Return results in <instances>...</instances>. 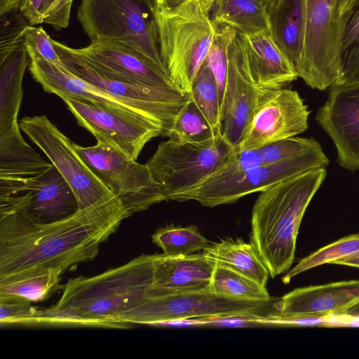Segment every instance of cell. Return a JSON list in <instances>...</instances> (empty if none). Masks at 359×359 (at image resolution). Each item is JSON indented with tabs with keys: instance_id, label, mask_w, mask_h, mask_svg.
<instances>
[{
	"instance_id": "6da1fadb",
	"label": "cell",
	"mask_w": 359,
	"mask_h": 359,
	"mask_svg": "<svg viewBox=\"0 0 359 359\" xmlns=\"http://www.w3.org/2000/svg\"><path fill=\"white\" fill-rule=\"evenodd\" d=\"M130 216L117 196L50 223L0 215V285L48 271L63 275L95 259Z\"/></svg>"
},
{
	"instance_id": "7a4b0ae2",
	"label": "cell",
	"mask_w": 359,
	"mask_h": 359,
	"mask_svg": "<svg viewBox=\"0 0 359 359\" xmlns=\"http://www.w3.org/2000/svg\"><path fill=\"white\" fill-rule=\"evenodd\" d=\"M156 255L142 254L100 274L69 278L59 300L39 310L35 325L121 328L120 318L148 298Z\"/></svg>"
},
{
	"instance_id": "3957f363",
	"label": "cell",
	"mask_w": 359,
	"mask_h": 359,
	"mask_svg": "<svg viewBox=\"0 0 359 359\" xmlns=\"http://www.w3.org/2000/svg\"><path fill=\"white\" fill-rule=\"evenodd\" d=\"M325 176V168H318L260 191L252 212L250 243L272 278L290 269L303 216Z\"/></svg>"
},
{
	"instance_id": "277c9868",
	"label": "cell",
	"mask_w": 359,
	"mask_h": 359,
	"mask_svg": "<svg viewBox=\"0 0 359 359\" xmlns=\"http://www.w3.org/2000/svg\"><path fill=\"white\" fill-rule=\"evenodd\" d=\"M157 10L156 0H81L77 19L90 43H118L167 73L160 53Z\"/></svg>"
},
{
	"instance_id": "5b68a950",
	"label": "cell",
	"mask_w": 359,
	"mask_h": 359,
	"mask_svg": "<svg viewBox=\"0 0 359 359\" xmlns=\"http://www.w3.org/2000/svg\"><path fill=\"white\" fill-rule=\"evenodd\" d=\"M160 53L175 86L189 93L216 32L210 13L196 0H184L172 8L157 10Z\"/></svg>"
},
{
	"instance_id": "8992f818",
	"label": "cell",
	"mask_w": 359,
	"mask_h": 359,
	"mask_svg": "<svg viewBox=\"0 0 359 359\" xmlns=\"http://www.w3.org/2000/svg\"><path fill=\"white\" fill-rule=\"evenodd\" d=\"M78 210L72 190L50 162L0 173V215H15L46 224Z\"/></svg>"
},
{
	"instance_id": "52a82bcc",
	"label": "cell",
	"mask_w": 359,
	"mask_h": 359,
	"mask_svg": "<svg viewBox=\"0 0 359 359\" xmlns=\"http://www.w3.org/2000/svg\"><path fill=\"white\" fill-rule=\"evenodd\" d=\"M302 48L295 69L311 88L325 90L342 76L341 45L348 20L339 0H304Z\"/></svg>"
},
{
	"instance_id": "ba28073f",
	"label": "cell",
	"mask_w": 359,
	"mask_h": 359,
	"mask_svg": "<svg viewBox=\"0 0 359 359\" xmlns=\"http://www.w3.org/2000/svg\"><path fill=\"white\" fill-rule=\"evenodd\" d=\"M233 151L234 147L221 134L200 142L168 139L158 144L146 164L168 201L217 172Z\"/></svg>"
},
{
	"instance_id": "9c48e42d",
	"label": "cell",
	"mask_w": 359,
	"mask_h": 359,
	"mask_svg": "<svg viewBox=\"0 0 359 359\" xmlns=\"http://www.w3.org/2000/svg\"><path fill=\"white\" fill-rule=\"evenodd\" d=\"M328 164L329 159L320 147L272 165L231 172L215 173L197 186L172 196L170 200H192L209 208L230 204L246 195L262 191L304 172L325 168Z\"/></svg>"
},
{
	"instance_id": "30bf717a",
	"label": "cell",
	"mask_w": 359,
	"mask_h": 359,
	"mask_svg": "<svg viewBox=\"0 0 359 359\" xmlns=\"http://www.w3.org/2000/svg\"><path fill=\"white\" fill-rule=\"evenodd\" d=\"M74 145L81 159L131 215L166 201L147 164L137 163L102 140L90 147Z\"/></svg>"
},
{
	"instance_id": "8fae6325",
	"label": "cell",
	"mask_w": 359,
	"mask_h": 359,
	"mask_svg": "<svg viewBox=\"0 0 359 359\" xmlns=\"http://www.w3.org/2000/svg\"><path fill=\"white\" fill-rule=\"evenodd\" d=\"M271 300L251 301L227 298L211 290L149 297L124 313L121 328L133 324L156 325L161 323L208 316H265L273 310Z\"/></svg>"
},
{
	"instance_id": "7c38bea8",
	"label": "cell",
	"mask_w": 359,
	"mask_h": 359,
	"mask_svg": "<svg viewBox=\"0 0 359 359\" xmlns=\"http://www.w3.org/2000/svg\"><path fill=\"white\" fill-rule=\"evenodd\" d=\"M64 65L79 78L107 91L158 125L168 135L189 93L177 89L151 88L111 79L93 68L74 48L52 40Z\"/></svg>"
},
{
	"instance_id": "4fadbf2b",
	"label": "cell",
	"mask_w": 359,
	"mask_h": 359,
	"mask_svg": "<svg viewBox=\"0 0 359 359\" xmlns=\"http://www.w3.org/2000/svg\"><path fill=\"white\" fill-rule=\"evenodd\" d=\"M20 130L48 158L72 190L79 210L115 197L76 151L74 142L45 115L25 116Z\"/></svg>"
},
{
	"instance_id": "5bb4252c",
	"label": "cell",
	"mask_w": 359,
	"mask_h": 359,
	"mask_svg": "<svg viewBox=\"0 0 359 359\" xmlns=\"http://www.w3.org/2000/svg\"><path fill=\"white\" fill-rule=\"evenodd\" d=\"M310 111L296 90L286 88L264 89L238 150L257 148L294 137L308 128Z\"/></svg>"
},
{
	"instance_id": "9a60e30c",
	"label": "cell",
	"mask_w": 359,
	"mask_h": 359,
	"mask_svg": "<svg viewBox=\"0 0 359 359\" xmlns=\"http://www.w3.org/2000/svg\"><path fill=\"white\" fill-rule=\"evenodd\" d=\"M78 124L102 140L137 160L145 144L163 135L161 128L147 119L124 114L102 106L69 97H60Z\"/></svg>"
},
{
	"instance_id": "2e32d148",
	"label": "cell",
	"mask_w": 359,
	"mask_h": 359,
	"mask_svg": "<svg viewBox=\"0 0 359 359\" xmlns=\"http://www.w3.org/2000/svg\"><path fill=\"white\" fill-rule=\"evenodd\" d=\"M316 119L335 144L339 165L359 170V80L331 86Z\"/></svg>"
},
{
	"instance_id": "e0dca14e",
	"label": "cell",
	"mask_w": 359,
	"mask_h": 359,
	"mask_svg": "<svg viewBox=\"0 0 359 359\" xmlns=\"http://www.w3.org/2000/svg\"><path fill=\"white\" fill-rule=\"evenodd\" d=\"M74 50L93 68L111 79L151 88L179 90L165 72L118 43L95 42Z\"/></svg>"
},
{
	"instance_id": "ac0fdd59",
	"label": "cell",
	"mask_w": 359,
	"mask_h": 359,
	"mask_svg": "<svg viewBox=\"0 0 359 359\" xmlns=\"http://www.w3.org/2000/svg\"><path fill=\"white\" fill-rule=\"evenodd\" d=\"M241 43L236 31L229 47L226 86L220 104V133L236 147L264 89L250 83L240 66Z\"/></svg>"
},
{
	"instance_id": "d6986e66",
	"label": "cell",
	"mask_w": 359,
	"mask_h": 359,
	"mask_svg": "<svg viewBox=\"0 0 359 359\" xmlns=\"http://www.w3.org/2000/svg\"><path fill=\"white\" fill-rule=\"evenodd\" d=\"M239 34L240 66L245 78L263 89L285 88L299 75L269 30Z\"/></svg>"
},
{
	"instance_id": "ffe728a7",
	"label": "cell",
	"mask_w": 359,
	"mask_h": 359,
	"mask_svg": "<svg viewBox=\"0 0 359 359\" xmlns=\"http://www.w3.org/2000/svg\"><path fill=\"white\" fill-rule=\"evenodd\" d=\"M359 299V280H343L297 288L273 304V312L283 316L323 317Z\"/></svg>"
},
{
	"instance_id": "44dd1931",
	"label": "cell",
	"mask_w": 359,
	"mask_h": 359,
	"mask_svg": "<svg viewBox=\"0 0 359 359\" xmlns=\"http://www.w3.org/2000/svg\"><path fill=\"white\" fill-rule=\"evenodd\" d=\"M215 264L202 252L187 256L157 254L148 298L210 290Z\"/></svg>"
},
{
	"instance_id": "7402d4cb",
	"label": "cell",
	"mask_w": 359,
	"mask_h": 359,
	"mask_svg": "<svg viewBox=\"0 0 359 359\" xmlns=\"http://www.w3.org/2000/svg\"><path fill=\"white\" fill-rule=\"evenodd\" d=\"M30 62L25 45L0 55V135L20 129L22 79Z\"/></svg>"
},
{
	"instance_id": "603a6c76",
	"label": "cell",
	"mask_w": 359,
	"mask_h": 359,
	"mask_svg": "<svg viewBox=\"0 0 359 359\" xmlns=\"http://www.w3.org/2000/svg\"><path fill=\"white\" fill-rule=\"evenodd\" d=\"M262 1L272 36L295 67L304 39V0Z\"/></svg>"
},
{
	"instance_id": "cb8c5ba5",
	"label": "cell",
	"mask_w": 359,
	"mask_h": 359,
	"mask_svg": "<svg viewBox=\"0 0 359 359\" xmlns=\"http://www.w3.org/2000/svg\"><path fill=\"white\" fill-rule=\"evenodd\" d=\"M320 147L321 146L315 139L295 136L266 144L257 148L238 150L234 147L229 161L215 173L231 172L272 165Z\"/></svg>"
},
{
	"instance_id": "d4e9b609",
	"label": "cell",
	"mask_w": 359,
	"mask_h": 359,
	"mask_svg": "<svg viewBox=\"0 0 359 359\" xmlns=\"http://www.w3.org/2000/svg\"><path fill=\"white\" fill-rule=\"evenodd\" d=\"M202 252L215 265L229 268L266 286L269 272L251 243L226 238L211 243Z\"/></svg>"
},
{
	"instance_id": "484cf974",
	"label": "cell",
	"mask_w": 359,
	"mask_h": 359,
	"mask_svg": "<svg viewBox=\"0 0 359 359\" xmlns=\"http://www.w3.org/2000/svg\"><path fill=\"white\" fill-rule=\"evenodd\" d=\"M212 20L227 25L240 34L270 31L269 21L262 0H216Z\"/></svg>"
},
{
	"instance_id": "4316f807",
	"label": "cell",
	"mask_w": 359,
	"mask_h": 359,
	"mask_svg": "<svg viewBox=\"0 0 359 359\" xmlns=\"http://www.w3.org/2000/svg\"><path fill=\"white\" fill-rule=\"evenodd\" d=\"M60 273L48 271L32 274L0 285V299L20 298L33 302H42L62 290Z\"/></svg>"
},
{
	"instance_id": "83f0119b",
	"label": "cell",
	"mask_w": 359,
	"mask_h": 359,
	"mask_svg": "<svg viewBox=\"0 0 359 359\" xmlns=\"http://www.w3.org/2000/svg\"><path fill=\"white\" fill-rule=\"evenodd\" d=\"M210 290L216 294L235 299L271 300L266 286L233 270L215 264Z\"/></svg>"
},
{
	"instance_id": "f1b7e54d",
	"label": "cell",
	"mask_w": 359,
	"mask_h": 359,
	"mask_svg": "<svg viewBox=\"0 0 359 359\" xmlns=\"http://www.w3.org/2000/svg\"><path fill=\"white\" fill-rule=\"evenodd\" d=\"M219 134L189 95L167 137L177 142H200Z\"/></svg>"
},
{
	"instance_id": "f546056e",
	"label": "cell",
	"mask_w": 359,
	"mask_h": 359,
	"mask_svg": "<svg viewBox=\"0 0 359 359\" xmlns=\"http://www.w3.org/2000/svg\"><path fill=\"white\" fill-rule=\"evenodd\" d=\"M151 238L167 256H187L205 250L211 243L195 225H168L158 229Z\"/></svg>"
},
{
	"instance_id": "4dcf8cb0",
	"label": "cell",
	"mask_w": 359,
	"mask_h": 359,
	"mask_svg": "<svg viewBox=\"0 0 359 359\" xmlns=\"http://www.w3.org/2000/svg\"><path fill=\"white\" fill-rule=\"evenodd\" d=\"M359 257V233L343 237L302 259L282 278L284 284L299 273L325 264Z\"/></svg>"
},
{
	"instance_id": "1f68e13d",
	"label": "cell",
	"mask_w": 359,
	"mask_h": 359,
	"mask_svg": "<svg viewBox=\"0 0 359 359\" xmlns=\"http://www.w3.org/2000/svg\"><path fill=\"white\" fill-rule=\"evenodd\" d=\"M189 96L210 125L220 132V107L217 84L212 70L205 61L193 81Z\"/></svg>"
},
{
	"instance_id": "d6a6232c",
	"label": "cell",
	"mask_w": 359,
	"mask_h": 359,
	"mask_svg": "<svg viewBox=\"0 0 359 359\" xmlns=\"http://www.w3.org/2000/svg\"><path fill=\"white\" fill-rule=\"evenodd\" d=\"M74 0H22L20 12L31 25L45 23L60 30L69 25Z\"/></svg>"
},
{
	"instance_id": "836d02e7",
	"label": "cell",
	"mask_w": 359,
	"mask_h": 359,
	"mask_svg": "<svg viewBox=\"0 0 359 359\" xmlns=\"http://www.w3.org/2000/svg\"><path fill=\"white\" fill-rule=\"evenodd\" d=\"M342 76L339 83L359 80V0L347 21L341 45Z\"/></svg>"
},
{
	"instance_id": "e575fe53",
	"label": "cell",
	"mask_w": 359,
	"mask_h": 359,
	"mask_svg": "<svg viewBox=\"0 0 359 359\" xmlns=\"http://www.w3.org/2000/svg\"><path fill=\"white\" fill-rule=\"evenodd\" d=\"M52 40L42 27L29 25L25 29V46L31 60H43L65 67Z\"/></svg>"
},
{
	"instance_id": "d590c367",
	"label": "cell",
	"mask_w": 359,
	"mask_h": 359,
	"mask_svg": "<svg viewBox=\"0 0 359 359\" xmlns=\"http://www.w3.org/2000/svg\"><path fill=\"white\" fill-rule=\"evenodd\" d=\"M29 25L20 10L0 15V55L25 45L24 32Z\"/></svg>"
},
{
	"instance_id": "8d00e7d4",
	"label": "cell",
	"mask_w": 359,
	"mask_h": 359,
	"mask_svg": "<svg viewBox=\"0 0 359 359\" xmlns=\"http://www.w3.org/2000/svg\"><path fill=\"white\" fill-rule=\"evenodd\" d=\"M32 303L20 298L0 299L1 325H35L40 309Z\"/></svg>"
},
{
	"instance_id": "74e56055",
	"label": "cell",
	"mask_w": 359,
	"mask_h": 359,
	"mask_svg": "<svg viewBox=\"0 0 359 359\" xmlns=\"http://www.w3.org/2000/svg\"><path fill=\"white\" fill-rule=\"evenodd\" d=\"M327 327H359V299L325 316Z\"/></svg>"
},
{
	"instance_id": "f35d334b",
	"label": "cell",
	"mask_w": 359,
	"mask_h": 359,
	"mask_svg": "<svg viewBox=\"0 0 359 359\" xmlns=\"http://www.w3.org/2000/svg\"><path fill=\"white\" fill-rule=\"evenodd\" d=\"M22 0H0V15L19 11Z\"/></svg>"
},
{
	"instance_id": "ab89813d",
	"label": "cell",
	"mask_w": 359,
	"mask_h": 359,
	"mask_svg": "<svg viewBox=\"0 0 359 359\" xmlns=\"http://www.w3.org/2000/svg\"><path fill=\"white\" fill-rule=\"evenodd\" d=\"M358 0H339V15L348 20Z\"/></svg>"
},
{
	"instance_id": "60d3db41",
	"label": "cell",
	"mask_w": 359,
	"mask_h": 359,
	"mask_svg": "<svg viewBox=\"0 0 359 359\" xmlns=\"http://www.w3.org/2000/svg\"><path fill=\"white\" fill-rule=\"evenodd\" d=\"M184 0H156L160 8H172L182 3Z\"/></svg>"
},
{
	"instance_id": "b9f144b4",
	"label": "cell",
	"mask_w": 359,
	"mask_h": 359,
	"mask_svg": "<svg viewBox=\"0 0 359 359\" xmlns=\"http://www.w3.org/2000/svg\"><path fill=\"white\" fill-rule=\"evenodd\" d=\"M332 264L344 265L359 269V257L336 261Z\"/></svg>"
},
{
	"instance_id": "7bdbcfd3",
	"label": "cell",
	"mask_w": 359,
	"mask_h": 359,
	"mask_svg": "<svg viewBox=\"0 0 359 359\" xmlns=\"http://www.w3.org/2000/svg\"><path fill=\"white\" fill-rule=\"evenodd\" d=\"M202 10L208 13L212 11L216 0H196Z\"/></svg>"
}]
</instances>
